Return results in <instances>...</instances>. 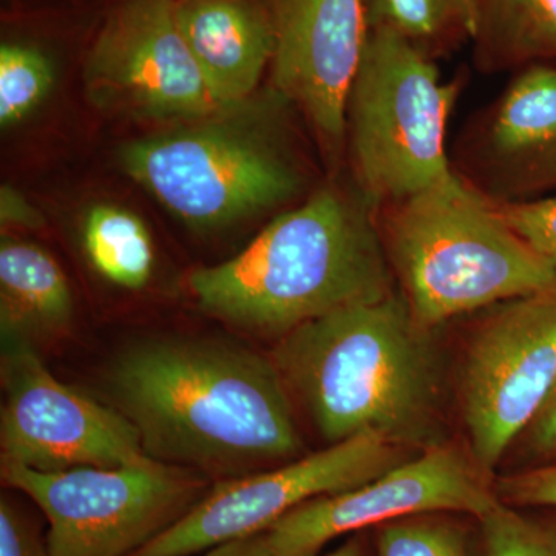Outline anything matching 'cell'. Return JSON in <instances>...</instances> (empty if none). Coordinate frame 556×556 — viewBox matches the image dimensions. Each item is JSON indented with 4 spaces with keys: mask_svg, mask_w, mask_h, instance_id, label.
Instances as JSON below:
<instances>
[{
    "mask_svg": "<svg viewBox=\"0 0 556 556\" xmlns=\"http://www.w3.org/2000/svg\"><path fill=\"white\" fill-rule=\"evenodd\" d=\"M475 62L482 72L556 61V0H475Z\"/></svg>",
    "mask_w": 556,
    "mask_h": 556,
    "instance_id": "17",
    "label": "cell"
},
{
    "mask_svg": "<svg viewBox=\"0 0 556 556\" xmlns=\"http://www.w3.org/2000/svg\"><path fill=\"white\" fill-rule=\"evenodd\" d=\"M54 83L50 58L38 47H0V126H17L49 97Z\"/></svg>",
    "mask_w": 556,
    "mask_h": 556,
    "instance_id": "22",
    "label": "cell"
},
{
    "mask_svg": "<svg viewBox=\"0 0 556 556\" xmlns=\"http://www.w3.org/2000/svg\"><path fill=\"white\" fill-rule=\"evenodd\" d=\"M292 109L269 87L126 142L118 163L190 228H225L285 206L305 188Z\"/></svg>",
    "mask_w": 556,
    "mask_h": 556,
    "instance_id": "4",
    "label": "cell"
},
{
    "mask_svg": "<svg viewBox=\"0 0 556 556\" xmlns=\"http://www.w3.org/2000/svg\"><path fill=\"white\" fill-rule=\"evenodd\" d=\"M495 489L497 497L508 506L556 510V457L543 466L508 475Z\"/></svg>",
    "mask_w": 556,
    "mask_h": 556,
    "instance_id": "24",
    "label": "cell"
},
{
    "mask_svg": "<svg viewBox=\"0 0 556 556\" xmlns=\"http://www.w3.org/2000/svg\"><path fill=\"white\" fill-rule=\"evenodd\" d=\"M369 28H386L433 54L471 40L475 0H365Z\"/></svg>",
    "mask_w": 556,
    "mask_h": 556,
    "instance_id": "19",
    "label": "cell"
},
{
    "mask_svg": "<svg viewBox=\"0 0 556 556\" xmlns=\"http://www.w3.org/2000/svg\"><path fill=\"white\" fill-rule=\"evenodd\" d=\"M2 464L38 471L121 468L152 463L137 428L118 408L60 382L35 345L2 339Z\"/></svg>",
    "mask_w": 556,
    "mask_h": 556,
    "instance_id": "10",
    "label": "cell"
},
{
    "mask_svg": "<svg viewBox=\"0 0 556 556\" xmlns=\"http://www.w3.org/2000/svg\"><path fill=\"white\" fill-rule=\"evenodd\" d=\"M497 206L507 222L556 268V195Z\"/></svg>",
    "mask_w": 556,
    "mask_h": 556,
    "instance_id": "23",
    "label": "cell"
},
{
    "mask_svg": "<svg viewBox=\"0 0 556 556\" xmlns=\"http://www.w3.org/2000/svg\"><path fill=\"white\" fill-rule=\"evenodd\" d=\"M97 108L135 118H199L219 108L177 20V0H119L84 65Z\"/></svg>",
    "mask_w": 556,
    "mask_h": 556,
    "instance_id": "11",
    "label": "cell"
},
{
    "mask_svg": "<svg viewBox=\"0 0 556 556\" xmlns=\"http://www.w3.org/2000/svg\"><path fill=\"white\" fill-rule=\"evenodd\" d=\"M177 20L208 87L222 104L257 93L276 50L270 3L177 0Z\"/></svg>",
    "mask_w": 556,
    "mask_h": 556,
    "instance_id": "15",
    "label": "cell"
},
{
    "mask_svg": "<svg viewBox=\"0 0 556 556\" xmlns=\"http://www.w3.org/2000/svg\"><path fill=\"white\" fill-rule=\"evenodd\" d=\"M203 556H270L263 532L208 548Z\"/></svg>",
    "mask_w": 556,
    "mask_h": 556,
    "instance_id": "28",
    "label": "cell"
},
{
    "mask_svg": "<svg viewBox=\"0 0 556 556\" xmlns=\"http://www.w3.org/2000/svg\"><path fill=\"white\" fill-rule=\"evenodd\" d=\"M457 93L426 51L369 28L348 94L346 138L356 185L379 211L457 177L445 152Z\"/></svg>",
    "mask_w": 556,
    "mask_h": 556,
    "instance_id": "6",
    "label": "cell"
},
{
    "mask_svg": "<svg viewBox=\"0 0 556 556\" xmlns=\"http://www.w3.org/2000/svg\"><path fill=\"white\" fill-rule=\"evenodd\" d=\"M83 240L91 265L110 283L146 287L155 254L148 228L134 212L112 204L91 207L84 218Z\"/></svg>",
    "mask_w": 556,
    "mask_h": 556,
    "instance_id": "18",
    "label": "cell"
},
{
    "mask_svg": "<svg viewBox=\"0 0 556 556\" xmlns=\"http://www.w3.org/2000/svg\"><path fill=\"white\" fill-rule=\"evenodd\" d=\"M0 222L2 226L24 229H38L43 226V217L38 208L10 185H3L0 189Z\"/></svg>",
    "mask_w": 556,
    "mask_h": 556,
    "instance_id": "27",
    "label": "cell"
},
{
    "mask_svg": "<svg viewBox=\"0 0 556 556\" xmlns=\"http://www.w3.org/2000/svg\"><path fill=\"white\" fill-rule=\"evenodd\" d=\"M273 86L328 146L346 137V104L369 25L365 0H270Z\"/></svg>",
    "mask_w": 556,
    "mask_h": 556,
    "instance_id": "13",
    "label": "cell"
},
{
    "mask_svg": "<svg viewBox=\"0 0 556 556\" xmlns=\"http://www.w3.org/2000/svg\"><path fill=\"white\" fill-rule=\"evenodd\" d=\"M497 503L495 485L473 457L438 444L367 484L314 497L263 535L270 556H317L338 538L358 535L391 519L430 511L477 519Z\"/></svg>",
    "mask_w": 556,
    "mask_h": 556,
    "instance_id": "12",
    "label": "cell"
},
{
    "mask_svg": "<svg viewBox=\"0 0 556 556\" xmlns=\"http://www.w3.org/2000/svg\"><path fill=\"white\" fill-rule=\"evenodd\" d=\"M402 463L401 447L365 433L274 470L228 478L130 556H190L255 535L314 497L367 484Z\"/></svg>",
    "mask_w": 556,
    "mask_h": 556,
    "instance_id": "9",
    "label": "cell"
},
{
    "mask_svg": "<svg viewBox=\"0 0 556 556\" xmlns=\"http://www.w3.org/2000/svg\"><path fill=\"white\" fill-rule=\"evenodd\" d=\"M431 332L396 287L292 329L274 364L329 445L376 433L424 450L442 444V367Z\"/></svg>",
    "mask_w": 556,
    "mask_h": 556,
    "instance_id": "2",
    "label": "cell"
},
{
    "mask_svg": "<svg viewBox=\"0 0 556 556\" xmlns=\"http://www.w3.org/2000/svg\"><path fill=\"white\" fill-rule=\"evenodd\" d=\"M7 485L49 519V556H130L203 500L207 479L185 467H78L38 471L2 464Z\"/></svg>",
    "mask_w": 556,
    "mask_h": 556,
    "instance_id": "7",
    "label": "cell"
},
{
    "mask_svg": "<svg viewBox=\"0 0 556 556\" xmlns=\"http://www.w3.org/2000/svg\"><path fill=\"white\" fill-rule=\"evenodd\" d=\"M521 438L533 455L556 457V388Z\"/></svg>",
    "mask_w": 556,
    "mask_h": 556,
    "instance_id": "26",
    "label": "cell"
},
{
    "mask_svg": "<svg viewBox=\"0 0 556 556\" xmlns=\"http://www.w3.org/2000/svg\"><path fill=\"white\" fill-rule=\"evenodd\" d=\"M0 556H49L31 522L5 496L0 501Z\"/></svg>",
    "mask_w": 556,
    "mask_h": 556,
    "instance_id": "25",
    "label": "cell"
},
{
    "mask_svg": "<svg viewBox=\"0 0 556 556\" xmlns=\"http://www.w3.org/2000/svg\"><path fill=\"white\" fill-rule=\"evenodd\" d=\"M459 514L430 511L376 527V556H470V536Z\"/></svg>",
    "mask_w": 556,
    "mask_h": 556,
    "instance_id": "21",
    "label": "cell"
},
{
    "mask_svg": "<svg viewBox=\"0 0 556 556\" xmlns=\"http://www.w3.org/2000/svg\"><path fill=\"white\" fill-rule=\"evenodd\" d=\"M75 313L64 270L46 249L10 237L0 241L2 339L36 343L67 331Z\"/></svg>",
    "mask_w": 556,
    "mask_h": 556,
    "instance_id": "16",
    "label": "cell"
},
{
    "mask_svg": "<svg viewBox=\"0 0 556 556\" xmlns=\"http://www.w3.org/2000/svg\"><path fill=\"white\" fill-rule=\"evenodd\" d=\"M109 382L156 463L239 478L302 450L277 365L244 348L149 340L116 358Z\"/></svg>",
    "mask_w": 556,
    "mask_h": 556,
    "instance_id": "1",
    "label": "cell"
},
{
    "mask_svg": "<svg viewBox=\"0 0 556 556\" xmlns=\"http://www.w3.org/2000/svg\"><path fill=\"white\" fill-rule=\"evenodd\" d=\"M477 188L495 203L556 190V67L533 64L508 84L471 150Z\"/></svg>",
    "mask_w": 556,
    "mask_h": 556,
    "instance_id": "14",
    "label": "cell"
},
{
    "mask_svg": "<svg viewBox=\"0 0 556 556\" xmlns=\"http://www.w3.org/2000/svg\"><path fill=\"white\" fill-rule=\"evenodd\" d=\"M525 508L500 503L478 522L481 556H556L555 508Z\"/></svg>",
    "mask_w": 556,
    "mask_h": 556,
    "instance_id": "20",
    "label": "cell"
},
{
    "mask_svg": "<svg viewBox=\"0 0 556 556\" xmlns=\"http://www.w3.org/2000/svg\"><path fill=\"white\" fill-rule=\"evenodd\" d=\"M383 208L388 262L420 327L434 331L464 314L556 285L554 263L459 175Z\"/></svg>",
    "mask_w": 556,
    "mask_h": 556,
    "instance_id": "5",
    "label": "cell"
},
{
    "mask_svg": "<svg viewBox=\"0 0 556 556\" xmlns=\"http://www.w3.org/2000/svg\"><path fill=\"white\" fill-rule=\"evenodd\" d=\"M325 556H365V548L362 546L361 538H358V535H353L348 538L342 546Z\"/></svg>",
    "mask_w": 556,
    "mask_h": 556,
    "instance_id": "29",
    "label": "cell"
},
{
    "mask_svg": "<svg viewBox=\"0 0 556 556\" xmlns=\"http://www.w3.org/2000/svg\"><path fill=\"white\" fill-rule=\"evenodd\" d=\"M556 388L555 287L493 306L468 342L459 397L471 457L489 475Z\"/></svg>",
    "mask_w": 556,
    "mask_h": 556,
    "instance_id": "8",
    "label": "cell"
},
{
    "mask_svg": "<svg viewBox=\"0 0 556 556\" xmlns=\"http://www.w3.org/2000/svg\"><path fill=\"white\" fill-rule=\"evenodd\" d=\"M204 313L244 331L283 338L314 318L396 289L379 208L358 189H318L283 212L228 262L190 274Z\"/></svg>",
    "mask_w": 556,
    "mask_h": 556,
    "instance_id": "3",
    "label": "cell"
}]
</instances>
